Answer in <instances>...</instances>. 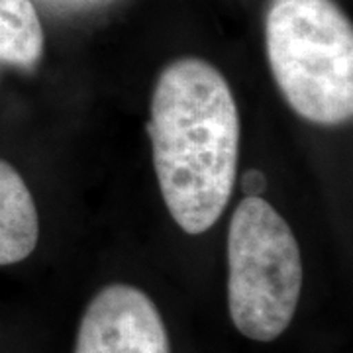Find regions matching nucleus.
Returning a JSON list of instances; mask_svg holds the SVG:
<instances>
[{
  "instance_id": "1",
  "label": "nucleus",
  "mask_w": 353,
  "mask_h": 353,
  "mask_svg": "<svg viewBox=\"0 0 353 353\" xmlns=\"http://www.w3.org/2000/svg\"><path fill=\"white\" fill-rule=\"evenodd\" d=\"M148 134L169 214L190 236L210 230L232 199L240 150V114L224 75L199 57L167 65Z\"/></svg>"
},
{
  "instance_id": "2",
  "label": "nucleus",
  "mask_w": 353,
  "mask_h": 353,
  "mask_svg": "<svg viewBox=\"0 0 353 353\" xmlns=\"http://www.w3.org/2000/svg\"><path fill=\"white\" fill-rule=\"evenodd\" d=\"M265 48L281 94L301 118L341 126L353 116V28L334 0H269Z\"/></svg>"
},
{
  "instance_id": "3",
  "label": "nucleus",
  "mask_w": 353,
  "mask_h": 353,
  "mask_svg": "<svg viewBox=\"0 0 353 353\" xmlns=\"http://www.w3.org/2000/svg\"><path fill=\"white\" fill-rule=\"evenodd\" d=\"M303 290V259L287 220L245 196L228 230V308L240 334L273 341L289 328Z\"/></svg>"
},
{
  "instance_id": "4",
  "label": "nucleus",
  "mask_w": 353,
  "mask_h": 353,
  "mask_svg": "<svg viewBox=\"0 0 353 353\" xmlns=\"http://www.w3.org/2000/svg\"><path fill=\"white\" fill-rule=\"evenodd\" d=\"M75 353H171V343L152 299L138 287L116 283L88 303Z\"/></svg>"
},
{
  "instance_id": "5",
  "label": "nucleus",
  "mask_w": 353,
  "mask_h": 353,
  "mask_svg": "<svg viewBox=\"0 0 353 353\" xmlns=\"http://www.w3.org/2000/svg\"><path fill=\"white\" fill-rule=\"evenodd\" d=\"M39 240V216L22 175L0 159V265L24 261Z\"/></svg>"
},
{
  "instance_id": "6",
  "label": "nucleus",
  "mask_w": 353,
  "mask_h": 353,
  "mask_svg": "<svg viewBox=\"0 0 353 353\" xmlns=\"http://www.w3.org/2000/svg\"><path fill=\"white\" fill-rule=\"evenodd\" d=\"M43 28L32 0H0V61L34 67L43 55Z\"/></svg>"
},
{
  "instance_id": "7",
  "label": "nucleus",
  "mask_w": 353,
  "mask_h": 353,
  "mask_svg": "<svg viewBox=\"0 0 353 353\" xmlns=\"http://www.w3.org/2000/svg\"><path fill=\"white\" fill-rule=\"evenodd\" d=\"M240 187L245 196H261L267 189V176L259 169H248L241 175Z\"/></svg>"
}]
</instances>
